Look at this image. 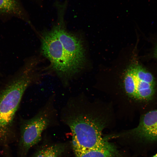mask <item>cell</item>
<instances>
[{"instance_id":"9","label":"cell","mask_w":157,"mask_h":157,"mask_svg":"<svg viewBox=\"0 0 157 157\" xmlns=\"http://www.w3.org/2000/svg\"><path fill=\"white\" fill-rule=\"evenodd\" d=\"M65 149V145L62 144L49 145L38 151L33 157H60Z\"/></svg>"},{"instance_id":"6","label":"cell","mask_w":157,"mask_h":157,"mask_svg":"<svg viewBox=\"0 0 157 157\" xmlns=\"http://www.w3.org/2000/svg\"><path fill=\"white\" fill-rule=\"evenodd\" d=\"M131 132L135 137L149 142L157 141V109L145 114L137 127Z\"/></svg>"},{"instance_id":"4","label":"cell","mask_w":157,"mask_h":157,"mask_svg":"<svg viewBox=\"0 0 157 157\" xmlns=\"http://www.w3.org/2000/svg\"><path fill=\"white\" fill-rule=\"evenodd\" d=\"M56 96L53 93L33 117L24 121L20 140L23 152L26 153L40 141L45 130L58 122V114L55 106Z\"/></svg>"},{"instance_id":"11","label":"cell","mask_w":157,"mask_h":157,"mask_svg":"<svg viewBox=\"0 0 157 157\" xmlns=\"http://www.w3.org/2000/svg\"><path fill=\"white\" fill-rule=\"evenodd\" d=\"M152 157H157V153Z\"/></svg>"},{"instance_id":"3","label":"cell","mask_w":157,"mask_h":157,"mask_svg":"<svg viewBox=\"0 0 157 157\" xmlns=\"http://www.w3.org/2000/svg\"><path fill=\"white\" fill-rule=\"evenodd\" d=\"M31 64L24 66L0 93V141L9 134L15 113L27 88L41 83L40 75Z\"/></svg>"},{"instance_id":"2","label":"cell","mask_w":157,"mask_h":157,"mask_svg":"<svg viewBox=\"0 0 157 157\" xmlns=\"http://www.w3.org/2000/svg\"><path fill=\"white\" fill-rule=\"evenodd\" d=\"M60 120L67 126L79 147L85 149L97 148L108 141L102 137L103 121L93 118L86 111L81 98L73 96L61 110Z\"/></svg>"},{"instance_id":"8","label":"cell","mask_w":157,"mask_h":157,"mask_svg":"<svg viewBox=\"0 0 157 157\" xmlns=\"http://www.w3.org/2000/svg\"><path fill=\"white\" fill-rule=\"evenodd\" d=\"M0 14L12 15L27 20L18 0H0Z\"/></svg>"},{"instance_id":"7","label":"cell","mask_w":157,"mask_h":157,"mask_svg":"<svg viewBox=\"0 0 157 157\" xmlns=\"http://www.w3.org/2000/svg\"><path fill=\"white\" fill-rule=\"evenodd\" d=\"M72 147L75 157H118L116 148L108 142L103 146L92 149H83L78 146Z\"/></svg>"},{"instance_id":"5","label":"cell","mask_w":157,"mask_h":157,"mask_svg":"<svg viewBox=\"0 0 157 157\" xmlns=\"http://www.w3.org/2000/svg\"><path fill=\"white\" fill-rule=\"evenodd\" d=\"M125 91L130 97L139 100H149L155 91V81L152 74L139 64L131 65L124 79Z\"/></svg>"},{"instance_id":"10","label":"cell","mask_w":157,"mask_h":157,"mask_svg":"<svg viewBox=\"0 0 157 157\" xmlns=\"http://www.w3.org/2000/svg\"><path fill=\"white\" fill-rule=\"evenodd\" d=\"M153 56L154 58L157 59V44L154 49Z\"/></svg>"},{"instance_id":"1","label":"cell","mask_w":157,"mask_h":157,"mask_svg":"<svg viewBox=\"0 0 157 157\" xmlns=\"http://www.w3.org/2000/svg\"><path fill=\"white\" fill-rule=\"evenodd\" d=\"M41 41L43 54L51 62L63 86L67 87L83 65L84 52L81 40L58 26L44 33Z\"/></svg>"}]
</instances>
